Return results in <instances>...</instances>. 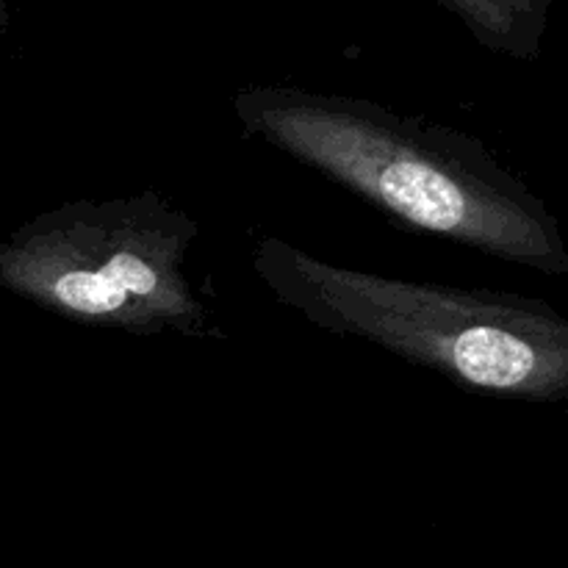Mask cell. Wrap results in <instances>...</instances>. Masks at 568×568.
<instances>
[{
	"label": "cell",
	"mask_w": 568,
	"mask_h": 568,
	"mask_svg": "<svg viewBox=\"0 0 568 568\" xmlns=\"http://www.w3.org/2000/svg\"><path fill=\"white\" fill-rule=\"evenodd\" d=\"M233 114L244 136L281 150L405 231L541 275H568L552 211L471 133L372 100L292 87L244 89Z\"/></svg>",
	"instance_id": "obj_1"
},
{
	"label": "cell",
	"mask_w": 568,
	"mask_h": 568,
	"mask_svg": "<svg viewBox=\"0 0 568 568\" xmlns=\"http://www.w3.org/2000/svg\"><path fill=\"white\" fill-rule=\"evenodd\" d=\"M253 270L281 305L333 336L361 338L475 394L560 403L568 322L544 300L358 272L264 236Z\"/></svg>",
	"instance_id": "obj_2"
},
{
	"label": "cell",
	"mask_w": 568,
	"mask_h": 568,
	"mask_svg": "<svg viewBox=\"0 0 568 568\" xmlns=\"http://www.w3.org/2000/svg\"><path fill=\"white\" fill-rule=\"evenodd\" d=\"M197 239V220L159 192L70 200L0 244V286L89 331L203 336L209 308L186 272Z\"/></svg>",
	"instance_id": "obj_3"
},
{
	"label": "cell",
	"mask_w": 568,
	"mask_h": 568,
	"mask_svg": "<svg viewBox=\"0 0 568 568\" xmlns=\"http://www.w3.org/2000/svg\"><path fill=\"white\" fill-rule=\"evenodd\" d=\"M488 48L532 59L547 26V0H444Z\"/></svg>",
	"instance_id": "obj_4"
}]
</instances>
